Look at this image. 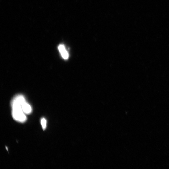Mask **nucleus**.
<instances>
[{"label": "nucleus", "instance_id": "7ed1b4c3", "mask_svg": "<svg viewBox=\"0 0 169 169\" xmlns=\"http://www.w3.org/2000/svg\"><path fill=\"white\" fill-rule=\"evenodd\" d=\"M22 107L23 112L26 114H30L32 111V108L29 104L26 101L22 105Z\"/></svg>", "mask_w": 169, "mask_h": 169}, {"label": "nucleus", "instance_id": "20e7f679", "mask_svg": "<svg viewBox=\"0 0 169 169\" xmlns=\"http://www.w3.org/2000/svg\"><path fill=\"white\" fill-rule=\"evenodd\" d=\"M41 124L43 130L45 129L46 126V121L44 118H42L41 120Z\"/></svg>", "mask_w": 169, "mask_h": 169}, {"label": "nucleus", "instance_id": "f03ea898", "mask_svg": "<svg viewBox=\"0 0 169 169\" xmlns=\"http://www.w3.org/2000/svg\"><path fill=\"white\" fill-rule=\"evenodd\" d=\"M58 49L63 58L65 59H67L69 57V54L64 45L60 44L58 46Z\"/></svg>", "mask_w": 169, "mask_h": 169}, {"label": "nucleus", "instance_id": "f257e3e1", "mask_svg": "<svg viewBox=\"0 0 169 169\" xmlns=\"http://www.w3.org/2000/svg\"><path fill=\"white\" fill-rule=\"evenodd\" d=\"M25 101L24 97L21 95L15 96L11 101L12 117L17 121L23 122L27 119L22 107V104Z\"/></svg>", "mask_w": 169, "mask_h": 169}]
</instances>
